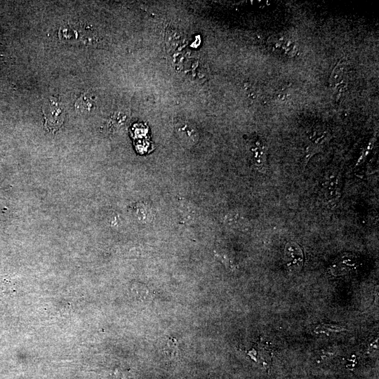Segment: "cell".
Segmentation results:
<instances>
[{
	"instance_id": "1",
	"label": "cell",
	"mask_w": 379,
	"mask_h": 379,
	"mask_svg": "<svg viewBox=\"0 0 379 379\" xmlns=\"http://www.w3.org/2000/svg\"><path fill=\"white\" fill-rule=\"evenodd\" d=\"M343 184L341 171L330 169L325 172L322 180L321 192L326 204L330 208L337 206L342 195Z\"/></svg>"
},
{
	"instance_id": "2",
	"label": "cell",
	"mask_w": 379,
	"mask_h": 379,
	"mask_svg": "<svg viewBox=\"0 0 379 379\" xmlns=\"http://www.w3.org/2000/svg\"><path fill=\"white\" fill-rule=\"evenodd\" d=\"M44 126L48 131L55 132L62 125L65 120L64 109L54 98H49L42 107Z\"/></svg>"
},
{
	"instance_id": "3",
	"label": "cell",
	"mask_w": 379,
	"mask_h": 379,
	"mask_svg": "<svg viewBox=\"0 0 379 379\" xmlns=\"http://www.w3.org/2000/svg\"><path fill=\"white\" fill-rule=\"evenodd\" d=\"M330 136L326 131H314L308 136L309 142L305 148L304 161L305 165L309 159L317 152H319L322 146L327 142Z\"/></svg>"
},
{
	"instance_id": "4",
	"label": "cell",
	"mask_w": 379,
	"mask_h": 379,
	"mask_svg": "<svg viewBox=\"0 0 379 379\" xmlns=\"http://www.w3.org/2000/svg\"><path fill=\"white\" fill-rule=\"evenodd\" d=\"M286 265L291 271H298L303 265V253L300 246L290 241L286 244L284 249Z\"/></svg>"
},
{
	"instance_id": "5",
	"label": "cell",
	"mask_w": 379,
	"mask_h": 379,
	"mask_svg": "<svg viewBox=\"0 0 379 379\" xmlns=\"http://www.w3.org/2000/svg\"><path fill=\"white\" fill-rule=\"evenodd\" d=\"M346 66L345 60H341L333 68L329 81L333 88H335L343 81L346 72Z\"/></svg>"
},
{
	"instance_id": "6",
	"label": "cell",
	"mask_w": 379,
	"mask_h": 379,
	"mask_svg": "<svg viewBox=\"0 0 379 379\" xmlns=\"http://www.w3.org/2000/svg\"><path fill=\"white\" fill-rule=\"evenodd\" d=\"M164 354L170 359L175 358L179 354L178 341L174 338H169L164 347Z\"/></svg>"
},
{
	"instance_id": "7",
	"label": "cell",
	"mask_w": 379,
	"mask_h": 379,
	"mask_svg": "<svg viewBox=\"0 0 379 379\" xmlns=\"http://www.w3.org/2000/svg\"><path fill=\"white\" fill-rule=\"evenodd\" d=\"M347 331L346 328L336 324H321L314 329L315 333H326L328 335L331 333H338Z\"/></svg>"
},
{
	"instance_id": "8",
	"label": "cell",
	"mask_w": 379,
	"mask_h": 379,
	"mask_svg": "<svg viewBox=\"0 0 379 379\" xmlns=\"http://www.w3.org/2000/svg\"><path fill=\"white\" fill-rule=\"evenodd\" d=\"M90 99L86 94L83 95L75 103V107L80 110L88 111L91 107Z\"/></svg>"
},
{
	"instance_id": "9",
	"label": "cell",
	"mask_w": 379,
	"mask_h": 379,
	"mask_svg": "<svg viewBox=\"0 0 379 379\" xmlns=\"http://www.w3.org/2000/svg\"><path fill=\"white\" fill-rule=\"evenodd\" d=\"M227 218V221L231 225L240 228L246 227V224L244 222V219L241 216L237 215H230Z\"/></svg>"
}]
</instances>
